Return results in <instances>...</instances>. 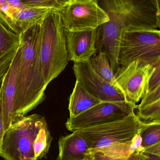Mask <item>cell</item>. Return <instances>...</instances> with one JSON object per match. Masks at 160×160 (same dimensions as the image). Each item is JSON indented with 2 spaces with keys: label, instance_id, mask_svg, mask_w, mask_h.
I'll use <instances>...</instances> for the list:
<instances>
[{
  "label": "cell",
  "instance_id": "6da1fadb",
  "mask_svg": "<svg viewBox=\"0 0 160 160\" xmlns=\"http://www.w3.org/2000/svg\"><path fill=\"white\" fill-rule=\"evenodd\" d=\"M109 21L97 32V52L103 51L115 73L120 68L119 52L124 32L152 31L160 27V12L154 0H95Z\"/></svg>",
  "mask_w": 160,
  "mask_h": 160
},
{
  "label": "cell",
  "instance_id": "7a4b0ae2",
  "mask_svg": "<svg viewBox=\"0 0 160 160\" xmlns=\"http://www.w3.org/2000/svg\"><path fill=\"white\" fill-rule=\"evenodd\" d=\"M136 110L116 120L76 131L86 138L91 149L109 157L129 158L135 152L143 150L140 132L148 123L138 117Z\"/></svg>",
  "mask_w": 160,
  "mask_h": 160
},
{
  "label": "cell",
  "instance_id": "3957f363",
  "mask_svg": "<svg viewBox=\"0 0 160 160\" xmlns=\"http://www.w3.org/2000/svg\"><path fill=\"white\" fill-rule=\"evenodd\" d=\"M41 22L29 27L19 34L22 56L15 115H25L46 98L45 91L47 86L42 76L39 52Z\"/></svg>",
  "mask_w": 160,
  "mask_h": 160
},
{
  "label": "cell",
  "instance_id": "277c9868",
  "mask_svg": "<svg viewBox=\"0 0 160 160\" xmlns=\"http://www.w3.org/2000/svg\"><path fill=\"white\" fill-rule=\"evenodd\" d=\"M39 52L42 76L47 86L65 70L69 62L60 11L52 10L42 21Z\"/></svg>",
  "mask_w": 160,
  "mask_h": 160
},
{
  "label": "cell",
  "instance_id": "5b68a950",
  "mask_svg": "<svg viewBox=\"0 0 160 160\" xmlns=\"http://www.w3.org/2000/svg\"><path fill=\"white\" fill-rule=\"evenodd\" d=\"M48 129L41 115H15L4 134L0 156L5 160H38L35 155L36 142Z\"/></svg>",
  "mask_w": 160,
  "mask_h": 160
},
{
  "label": "cell",
  "instance_id": "8992f818",
  "mask_svg": "<svg viewBox=\"0 0 160 160\" xmlns=\"http://www.w3.org/2000/svg\"><path fill=\"white\" fill-rule=\"evenodd\" d=\"M138 60L154 66L160 62L159 30L126 31L124 32L119 52L120 66H125Z\"/></svg>",
  "mask_w": 160,
  "mask_h": 160
},
{
  "label": "cell",
  "instance_id": "52a82bcc",
  "mask_svg": "<svg viewBox=\"0 0 160 160\" xmlns=\"http://www.w3.org/2000/svg\"><path fill=\"white\" fill-rule=\"evenodd\" d=\"M156 65L136 60L125 66H120L116 73L118 89L132 105L136 106L147 92Z\"/></svg>",
  "mask_w": 160,
  "mask_h": 160
},
{
  "label": "cell",
  "instance_id": "ba28073f",
  "mask_svg": "<svg viewBox=\"0 0 160 160\" xmlns=\"http://www.w3.org/2000/svg\"><path fill=\"white\" fill-rule=\"evenodd\" d=\"M60 13L65 29L69 32L95 30L109 21L95 0H73Z\"/></svg>",
  "mask_w": 160,
  "mask_h": 160
},
{
  "label": "cell",
  "instance_id": "9c48e42d",
  "mask_svg": "<svg viewBox=\"0 0 160 160\" xmlns=\"http://www.w3.org/2000/svg\"><path fill=\"white\" fill-rule=\"evenodd\" d=\"M137 107V105L133 106L126 102H102L77 116L69 117L65 127L73 132L80 129L119 119Z\"/></svg>",
  "mask_w": 160,
  "mask_h": 160
},
{
  "label": "cell",
  "instance_id": "30bf717a",
  "mask_svg": "<svg viewBox=\"0 0 160 160\" xmlns=\"http://www.w3.org/2000/svg\"><path fill=\"white\" fill-rule=\"evenodd\" d=\"M72 68L76 80L89 93L101 101L126 102L131 104L119 89L96 73L91 66L90 60L84 62L74 63Z\"/></svg>",
  "mask_w": 160,
  "mask_h": 160
},
{
  "label": "cell",
  "instance_id": "8fae6325",
  "mask_svg": "<svg viewBox=\"0 0 160 160\" xmlns=\"http://www.w3.org/2000/svg\"><path fill=\"white\" fill-rule=\"evenodd\" d=\"M21 56L22 50L20 44L10 67L4 77L0 89L5 132L8 129L15 116L14 106Z\"/></svg>",
  "mask_w": 160,
  "mask_h": 160
},
{
  "label": "cell",
  "instance_id": "7c38bea8",
  "mask_svg": "<svg viewBox=\"0 0 160 160\" xmlns=\"http://www.w3.org/2000/svg\"><path fill=\"white\" fill-rule=\"evenodd\" d=\"M97 29L73 32L65 29L69 61L76 63L84 62L95 55Z\"/></svg>",
  "mask_w": 160,
  "mask_h": 160
},
{
  "label": "cell",
  "instance_id": "4fadbf2b",
  "mask_svg": "<svg viewBox=\"0 0 160 160\" xmlns=\"http://www.w3.org/2000/svg\"><path fill=\"white\" fill-rule=\"evenodd\" d=\"M58 148L59 155L55 160H86V154L91 146L82 134L75 131L60 137Z\"/></svg>",
  "mask_w": 160,
  "mask_h": 160
},
{
  "label": "cell",
  "instance_id": "5bb4252c",
  "mask_svg": "<svg viewBox=\"0 0 160 160\" xmlns=\"http://www.w3.org/2000/svg\"><path fill=\"white\" fill-rule=\"evenodd\" d=\"M93 96L76 80L69 98L68 109L70 118H73L102 102Z\"/></svg>",
  "mask_w": 160,
  "mask_h": 160
},
{
  "label": "cell",
  "instance_id": "9a60e30c",
  "mask_svg": "<svg viewBox=\"0 0 160 160\" xmlns=\"http://www.w3.org/2000/svg\"><path fill=\"white\" fill-rule=\"evenodd\" d=\"M53 10L54 9L30 6L25 7L12 18L16 33L20 34L29 27L41 23Z\"/></svg>",
  "mask_w": 160,
  "mask_h": 160
},
{
  "label": "cell",
  "instance_id": "2e32d148",
  "mask_svg": "<svg viewBox=\"0 0 160 160\" xmlns=\"http://www.w3.org/2000/svg\"><path fill=\"white\" fill-rule=\"evenodd\" d=\"M136 109V114L142 121H160V86L148 89Z\"/></svg>",
  "mask_w": 160,
  "mask_h": 160
},
{
  "label": "cell",
  "instance_id": "e0dca14e",
  "mask_svg": "<svg viewBox=\"0 0 160 160\" xmlns=\"http://www.w3.org/2000/svg\"><path fill=\"white\" fill-rule=\"evenodd\" d=\"M90 62L93 69L100 77L118 89L115 73L114 72L109 58L105 52H99L96 55L91 58Z\"/></svg>",
  "mask_w": 160,
  "mask_h": 160
},
{
  "label": "cell",
  "instance_id": "ac0fdd59",
  "mask_svg": "<svg viewBox=\"0 0 160 160\" xmlns=\"http://www.w3.org/2000/svg\"><path fill=\"white\" fill-rule=\"evenodd\" d=\"M20 44L19 34L11 32L0 22V61L17 50Z\"/></svg>",
  "mask_w": 160,
  "mask_h": 160
},
{
  "label": "cell",
  "instance_id": "d6986e66",
  "mask_svg": "<svg viewBox=\"0 0 160 160\" xmlns=\"http://www.w3.org/2000/svg\"><path fill=\"white\" fill-rule=\"evenodd\" d=\"M142 139V148H146L160 142V121L148 122L145 128L140 132Z\"/></svg>",
  "mask_w": 160,
  "mask_h": 160
},
{
  "label": "cell",
  "instance_id": "ffe728a7",
  "mask_svg": "<svg viewBox=\"0 0 160 160\" xmlns=\"http://www.w3.org/2000/svg\"><path fill=\"white\" fill-rule=\"evenodd\" d=\"M30 6L45 8L61 11L66 6L57 0H21Z\"/></svg>",
  "mask_w": 160,
  "mask_h": 160
},
{
  "label": "cell",
  "instance_id": "44dd1931",
  "mask_svg": "<svg viewBox=\"0 0 160 160\" xmlns=\"http://www.w3.org/2000/svg\"><path fill=\"white\" fill-rule=\"evenodd\" d=\"M142 152H135L129 158L123 159L109 157L98 150L90 149L86 154V160H139Z\"/></svg>",
  "mask_w": 160,
  "mask_h": 160
},
{
  "label": "cell",
  "instance_id": "7402d4cb",
  "mask_svg": "<svg viewBox=\"0 0 160 160\" xmlns=\"http://www.w3.org/2000/svg\"><path fill=\"white\" fill-rule=\"evenodd\" d=\"M0 22L8 29L16 33L14 24L8 13L7 0H0Z\"/></svg>",
  "mask_w": 160,
  "mask_h": 160
},
{
  "label": "cell",
  "instance_id": "603a6c76",
  "mask_svg": "<svg viewBox=\"0 0 160 160\" xmlns=\"http://www.w3.org/2000/svg\"><path fill=\"white\" fill-rule=\"evenodd\" d=\"M17 50L10 52L0 61V89L5 75L6 74L16 54Z\"/></svg>",
  "mask_w": 160,
  "mask_h": 160
},
{
  "label": "cell",
  "instance_id": "cb8c5ba5",
  "mask_svg": "<svg viewBox=\"0 0 160 160\" xmlns=\"http://www.w3.org/2000/svg\"><path fill=\"white\" fill-rule=\"evenodd\" d=\"M7 2L8 13L12 21V18L14 15L19 12L23 8L28 6L25 4L21 0H7Z\"/></svg>",
  "mask_w": 160,
  "mask_h": 160
},
{
  "label": "cell",
  "instance_id": "d4e9b609",
  "mask_svg": "<svg viewBox=\"0 0 160 160\" xmlns=\"http://www.w3.org/2000/svg\"><path fill=\"white\" fill-rule=\"evenodd\" d=\"M142 152L160 156V142L146 148Z\"/></svg>",
  "mask_w": 160,
  "mask_h": 160
},
{
  "label": "cell",
  "instance_id": "484cf974",
  "mask_svg": "<svg viewBox=\"0 0 160 160\" xmlns=\"http://www.w3.org/2000/svg\"><path fill=\"white\" fill-rule=\"evenodd\" d=\"M5 131L4 128L3 122V112H2V103L0 94V147L3 141V137Z\"/></svg>",
  "mask_w": 160,
  "mask_h": 160
},
{
  "label": "cell",
  "instance_id": "4316f807",
  "mask_svg": "<svg viewBox=\"0 0 160 160\" xmlns=\"http://www.w3.org/2000/svg\"><path fill=\"white\" fill-rule=\"evenodd\" d=\"M139 160H160V156L142 152Z\"/></svg>",
  "mask_w": 160,
  "mask_h": 160
},
{
  "label": "cell",
  "instance_id": "83f0119b",
  "mask_svg": "<svg viewBox=\"0 0 160 160\" xmlns=\"http://www.w3.org/2000/svg\"><path fill=\"white\" fill-rule=\"evenodd\" d=\"M57 1L61 2V3L64 4L65 5L67 6L73 0H57Z\"/></svg>",
  "mask_w": 160,
  "mask_h": 160
},
{
  "label": "cell",
  "instance_id": "f1b7e54d",
  "mask_svg": "<svg viewBox=\"0 0 160 160\" xmlns=\"http://www.w3.org/2000/svg\"><path fill=\"white\" fill-rule=\"evenodd\" d=\"M159 12H160V0H154Z\"/></svg>",
  "mask_w": 160,
  "mask_h": 160
}]
</instances>
